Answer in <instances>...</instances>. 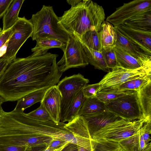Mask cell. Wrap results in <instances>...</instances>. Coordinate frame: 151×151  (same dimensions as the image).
Instances as JSON below:
<instances>
[{
    "label": "cell",
    "instance_id": "9c48e42d",
    "mask_svg": "<svg viewBox=\"0 0 151 151\" xmlns=\"http://www.w3.org/2000/svg\"><path fill=\"white\" fill-rule=\"evenodd\" d=\"M13 26L15 31L7 42L5 52L2 56L10 63L16 58L18 52L27 40L31 37L33 31L30 20L24 17H19Z\"/></svg>",
    "mask_w": 151,
    "mask_h": 151
},
{
    "label": "cell",
    "instance_id": "60d3db41",
    "mask_svg": "<svg viewBox=\"0 0 151 151\" xmlns=\"http://www.w3.org/2000/svg\"><path fill=\"white\" fill-rule=\"evenodd\" d=\"M47 146H40L32 147L28 151H44L47 147Z\"/></svg>",
    "mask_w": 151,
    "mask_h": 151
},
{
    "label": "cell",
    "instance_id": "836d02e7",
    "mask_svg": "<svg viewBox=\"0 0 151 151\" xmlns=\"http://www.w3.org/2000/svg\"><path fill=\"white\" fill-rule=\"evenodd\" d=\"M99 89V85L97 83L87 85L83 88L82 91L85 97L88 98L96 97Z\"/></svg>",
    "mask_w": 151,
    "mask_h": 151
},
{
    "label": "cell",
    "instance_id": "ffe728a7",
    "mask_svg": "<svg viewBox=\"0 0 151 151\" xmlns=\"http://www.w3.org/2000/svg\"><path fill=\"white\" fill-rule=\"evenodd\" d=\"M137 92L143 116L151 120V81L139 88Z\"/></svg>",
    "mask_w": 151,
    "mask_h": 151
},
{
    "label": "cell",
    "instance_id": "e575fe53",
    "mask_svg": "<svg viewBox=\"0 0 151 151\" xmlns=\"http://www.w3.org/2000/svg\"><path fill=\"white\" fill-rule=\"evenodd\" d=\"M31 147L23 146L0 145V151H28Z\"/></svg>",
    "mask_w": 151,
    "mask_h": 151
},
{
    "label": "cell",
    "instance_id": "74e56055",
    "mask_svg": "<svg viewBox=\"0 0 151 151\" xmlns=\"http://www.w3.org/2000/svg\"><path fill=\"white\" fill-rule=\"evenodd\" d=\"M68 142H69L63 140H53L51 142L48 146L55 150L63 146Z\"/></svg>",
    "mask_w": 151,
    "mask_h": 151
},
{
    "label": "cell",
    "instance_id": "7c38bea8",
    "mask_svg": "<svg viewBox=\"0 0 151 151\" xmlns=\"http://www.w3.org/2000/svg\"><path fill=\"white\" fill-rule=\"evenodd\" d=\"M151 124H145L136 134L119 143L125 151H151Z\"/></svg>",
    "mask_w": 151,
    "mask_h": 151
},
{
    "label": "cell",
    "instance_id": "f6af8a7d",
    "mask_svg": "<svg viewBox=\"0 0 151 151\" xmlns=\"http://www.w3.org/2000/svg\"><path fill=\"white\" fill-rule=\"evenodd\" d=\"M4 102L3 99L0 96V107L1 106V105L3 102Z\"/></svg>",
    "mask_w": 151,
    "mask_h": 151
},
{
    "label": "cell",
    "instance_id": "4fadbf2b",
    "mask_svg": "<svg viewBox=\"0 0 151 151\" xmlns=\"http://www.w3.org/2000/svg\"><path fill=\"white\" fill-rule=\"evenodd\" d=\"M65 126L75 138L78 146L89 151H92V138L88 130L87 122L82 116H78L66 123Z\"/></svg>",
    "mask_w": 151,
    "mask_h": 151
},
{
    "label": "cell",
    "instance_id": "ac0fdd59",
    "mask_svg": "<svg viewBox=\"0 0 151 151\" xmlns=\"http://www.w3.org/2000/svg\"><path fill=\"white\" fill-rule=\"evenodd\" d=\"M116 34L115 45L120 47L134 57L143 60H151V56L145 52L138 45L132 42L114 27Z\"/></svg>",
    "mask_w": 151,
    "mask_h": 151
},
{
    "label": "cell",
    "instance_id": "7a4b0ae2",
    "mask_svg": "<svg viewBox=\"0 0 151 151\" xmlns=\"http://www.w3.org/2000/svg\"><path fill=\"white\" fill-rule=\"evenodd\" d=\"M59 23L69 35L80 36L95 29L100 32L105 14L103 7L90 0H81L59 17Z\"/></svg>",
    "mask_w": 151,
    "mask_h": 151
},
{
    "label": "cell",
    "instance_id": "8992f818",
    "mask_svg": "<svg viewBox=\"0 0 151 151\" xmlns=\"http://www.w3.org/2000/svg\"><path fill=\"white\" fill-rule=\"evenodd\" d=\"M105 104L108 111L125 120L131 121L145 118L139 104L137 91H133Z\"/></svg>",
    "mask_w": 151,
    "mask_h": 151
},
{
    "label": "cell",
    "instance_id": "6da1fadb",
    "mask_svg": "<svg viewBox=\"0 0 151 151\" xmlns=\"http://www.w3.org/2000/svg\"><path fill=\"white\" fill-rule=\"evenodd\" d=\"M48 51L17 58L0 78V96L4 102L18 101L36 91L56 85L63 73L57 65L58 55Z\"/></svg>",
    "mask_w": 151,
    "mask_h": 151
},
{
    "label": "cell",
    "instance_id": "4dcf8cb0",
    "mask_svg": "<svg viewBox=\"0 0 151 151\" xmlns=\"http://www.w3.org/2000/svg\"><path fill=\"white\" fill-rule=\"evenodd\" d=\"M132 91H121L116 88H105L97 93L96 97L105 104L111 100L128 94Z\"/></svg>",
    "mask_w": 151,
    "mask_h": 151
},
{
    "label": "cell",
    "instance_id": "7402d4cb",
    "mask_svg": "<svg viewBox=\"0 0 151 151\" xmlns=\"http://www.w3.org/2000/svg\"><path fill=\"white\" fill-rule=\"evenodd\" d=\"M124 24L134 29L151 32V10L138 14Z\"/></svg>",
    "mask_w": 151,
    "mask_h": 151
},
{
    "label": "cell",
    "instance_id": "e0dca14e",
    "mask_svg": "<svg viewBox=\"0 0 151 151\" xmlns=\"http://www.w3.org/2000/svg\"><path fill=\"white\" fill-rule=\"evenodd\" d=\"M114 49L118 66L129 70H134L151 64V60H146L136 58L115 45Z\"/></svg>",
    "mask_w": 151,
    "mask_h": 151
},
{
    "label": "cell",
    "instance_id": "cb8c5ba5",
    "mask_svg": "<svg viewBox=\"0 0 151 151\" xmlns=\"http://www.w3.org/2000/svg\"><path fill=\"white\" fill-rule=\"evenodd\" d=\"M81 43L89 64L93 66L96 69L109 72V69L107 67L101 52L92 49Z\"/></svg>",
    "mask_w": 151,
    "mask_h": 151
},
{
    "label": "cell",
    "instance_id": "44dd1931",
    "mask_svg": "<svg viewBox=\"0 0 151 151\" xmlns=\"http://www.w3.org/2000/svg\"><path fill=\"white\" fill-rule=\"evenodd\" d=\"M49 88L33 91L18 100L13 111L17 112H23L27 108L38 102H41L46 92Z\"/></svg>",
    "mask_w": 151,
    "mask_h": 151
},
{
    "label": "cell",
    "instance_id": "7dc6e473",
    "mask_svg": "<svg viewBox=\"0 0 151 151\" xmlns=\"http://www.w3.org/2000/svg\"><path fill=\"white\" fill-rule=\"evenodd\" d=\"M2 32V29L1 28V27H0V34Z\"/></svg>",
    "mask_w": 151,
    "mask_h": 151
},
{
    "label": "cell",
    "instance_id": "30bf717a",
    "mask_svg": "<svg viewBox=\"0 0 151 151\" xmlns=\"http://www.w3.org/2000/svg\"><path fill=\"white\" fill-rule=\"evenodd\" d=\"M104 76L98 83L100 89L116 88L127 81L138 76L151 73V64L134 70H129L117 66Z\"/></svg>",
    "mask_w": 151,
    "mask_h": 151
},
{
    "label": "cell",
    "instance_id": "ba28073f",
    "mask_svg": "<svg viewBox=\"0 0 151 151\" xmlns=\"http://www.w3.org/2000/svg\"><path fill=\"white\" fill-rule=\"evenodd\" d=\"M63 52L62 57L57 63L62 72L72 68L84 67L89 64L81 43L73 35L70 34Z\"/></svg>",
    "mask_w": 151,
    "mask_h": 151
},
{
    "label": "cell",
    "instance_id": "3957f363",
    "mask_svg": "<svg viewBox=\"0 0 151 151\" xmlns=\"http://www.w3.org/2000/svg\"><path fill=\"white\" fill-rule=\"evenodd\" d=\"M66 123L52 120L41 121L27 116L23 112L17 114V135L24 142L34 136H46L53 140H63L77 145L76 139L65 126Z\"/></svg>",
    "mask_w": 151,
    "mask_h": 151
},
{
    "label": "cell",
    "instance_id": "9a60e30c",
    "mask_svg": "<svg viewBox=\"0 0 151 151\" xmlns=\"http://www.w3.org/2000/svg\"><path fill=\"white\" fill-rule=\"evenodd\" d=\"M116 27L124 35L138 45L145 52L151 56V32L134 29L124 24Z\"/></svg>",
    "mask_w": 151,
    "mask_h": 151
},
{
    "label": "cell",
    "instance_id": "603a6c76",
    "mask_svg": "<svg viewBox=\"0 0 151 151\" xmlns=\"http://www.w3.org/2000/svg\"><path fill=\"white\" fill-rule=\"evenodd\" d=\"M107 111L105 104L96 96L86 98L79 112L78 116L94 114Z\"/></svg>",
    "mask_w": 151,
    "mask_h": 151
},
{
    "label": "cell",
    "instance_id": "4316f807",
    "mask_svg": "<svg viewBox=\"0 0 151 151\" xmlns=\"http://www.w3.org/2000/svg\"><path fill=\"white\" fill-rule=\"evenodd\" d=\"M151 73L135 77L124 82L116 88L121 91H138L151 81Z\"/></svg>",
    "mask_w": 151,
    "mask_h": 151
},
{
    "label": "cell",
    "instance_id": "8d00e7d4",
    "mask_svg": "<svg viewBox=\"0 0 151 151\" xmlns=\"http://www.w3.org/2000/svg\"><path fill=\"white\" fill-rule=\"evenodd\" d=\"M13 0H0V19L6 13Z\"/></svg>",
    "mask_w": 151,
    "mask_h": 151
},
{
    "label": "cell",
    "instance_id": "83f0119b",
    "mask_svg": "<svg viewBox=\"0 0 151 151\" xmlns=\"http://www.w3.org/2000/svg\"><path fill=\"white\" fill-rule=\"evenodd\" d=\"M86 99L82 90L78 93L73 101L63 119L60 122H69L78 116L79 112Z\"/></svg>",
    "mask_w": 151,
    "mask_h": 151
},
{
    "label": "cell",
    "instance_id": "5bb4252c",
    "mask_svg": "<svg viewBox=\"0 0 151 151\" xmlns=\"http://www.w3.org/2000/svg\"><path fill=\"white\" fill-rule=\"evenodd\" d=\"M61 95L57 85L50 88L40 102L49 114L52 120L59 123L61 120Z\"/></svg>",
    "mask_w": 151,
    "mask_h": 151
},
{
    "label": "cell",
    "instance_id": "7bdbcfd3",
    "mask_svg": "<svg viewBox=\"0 0 151 151\" xmlns=\"http://www.w3.org/2000/svg\"><path fill=\"white\" fill-rule=\"evenodd\" d=\"M78 151H89L85 148L78 146Z\"/></svg>",
    "mask_w": 151,
    "mask_h": 151
},
{
    "label": "cell",
    "instance_id": "b9f144b4",
    "mask_svg": "<svg viewBox=\"0 0 151 151\" xmlns=\"http://www.w3.org/2000/svg\"><path fill=\"white\" fill-rule=\"evenodd\" d=\"M81 0H68L66 1L67 3L71 6H73L79 3Z\"/></svg>",
    "mask_w": 151,
    "mask_h": 151
},
{
    "label": "cell",
    "instance_id": "5b68a950",
    "mask_svg": "<svg viewBox=\"0 0 151 151\" xmlns=\"http://www.w3.org/2000/svg\"><path fill=\"white\" fill-rule=\"evenodd\" d=\"M150 120L145 118L131 121L120 119L102 128L91 137L94 139H103L119 142L137 134L145 123Z\"/></svg>",
    "mask_w": 151,
    "mask_h": 151
},
{
    "label": "cell",
    "instance_id": "d4e9b609",
    "mask_svg": "<svg viewBox=\"0 0 151 151\" xmlns=\"http://www.w3.org/2000/svg\"><path fill=\"white\" fill-rule=\"evenodd\" d=\"M100 32L102 47L114 46L116 41V34L114 27L105 21L101 24Z\"/></svg>",
    "mask_w": 151,
    "mask_h": 151
},
{
    "label": "cell",
    "instance_id": "bcb514c9",
    "mask_svg": "<svg viewBox=\"0 0 151 151\" xmlns=\"http://www.w3.org/2000/svg\"><path fill=\"white\" fill-rule=\"evenodd\" d=\"M65 145L63 146L58 149H55L54 151H60L63 149V148L65 146Z\"/></svg>",
    "mask_w": 151,
    "mask_h": 151
},
{
    "label": "cell",
    "instance_id": "d6a6232c",
    "mask_svg": "<svg viewBox=\"0 0 151 151\" xmlns=\"http://www.w3.org/2000/svg\"><path fill=\"white\" fill-rule=\"evenodd\" d=\"M25 114L27 116L38 121H46L52 120L49 114L41 104L37 109L29 113H25Z\"/></svg>",
    "mask_w": 151,
    "mask_h": 151
},
{
    "label": "cell",
    "instance_id": "1f68e13d",
    "mask_svg": "<svg viewBox=\"0 0 151 151\" xmlns=\"http://www.w3.org/2000/svg\"><path fill=\"white\" fill-rule=\"evenodd\" d=\"M114 45L102 48L101 51L107 67L109 69H112L117 65L114 49Z\"/></svg>",
    "mask_w": 151,
    "mask_h": 151
},
{
    "label": "cell",
    "instance_id": "f546056e",
    "mask_svg": "<svg viewBox=\"0 0 151 151\" xmlns=\"http://www.w3.org/2000/svg\"><path fill=\"white\" fill-rule=\"evenodd\" d=\"M91 142L92 151H125L118 142L92 139Z\"/></svg>",
    "mask_w": 151,
    "mask_h": 151
},
{
    "label": "cell",
    "instance_id": "52a82bcc",
    "mask_svg": "<svg viewBox=\"0 0 151 151\" xmlns=\"http://www.w3.org/2000/svg\"><path fill=\"white\" fill-rule=\"evenodd\" d=\"M89 82L88 79L79 73L66 76L58 83L57 86L61 95L60 122L77 95Z\"/></svg>",
    "mask_w": 151,
    "mask_h": 151
},
{
    "label": "cell",
    "instance_id": "d590c367",
    "mask_svg": "<svg viewBox=\"0 0 151 151\" xmlns=\"http://www.w3.org/2000/svg\"><path fill=\"white\" fill-rule=\"evenodd\" d=\"M15 31L13 26L9 29L3 31L0 34V50L6 45Z\"/></svg>",
    "mask_w": 151,
    "mask_h": 151
},
{
    "label": "cell",
    "instance_id": "484cf974",
    "mask_svg": "<svg viewBox=\"0 0 151 151\" xmlns=\"http://www.w3.org/2000/svg\"><path fill=\"white\" fill-rule=\"evenodd\" d=\"M74 36L88 47L97 51H101L102 47L100 32L95 29L90 30L81 36Z\"/></svg>",
    "mask_w": 151,
    "mask_h": 151
},
{
    "label": "cell",
    "instance_id": "8fae6325",
    "mask_svg": "<svg viewBox=\"0 0 151 151\" xmlns=\"http://www.w3.org/2000/svg\"><path fill=\"white\" fill-rule=\"evenodd\" d=\"M151 10V0H134L116 8L108 16L106 21L114 27L124 24L135 15L144 12Z\"/></svg>",
    "mask_w": 151,
    "mask_h": 151
},
{
    "label": "cell",
    "instance_id": "d6986e66",
    "mask_svg": "<svg viewBox=\"0 0 151 151\" xmlns=\"http://www.w3.org/2000/svg\"><path fill=\"white\" fill-rule=\"evenodd\" d=\"M24 0H13L3 18L2 31L11 29L18 20L19 14Z\"/></svg>",
    "mask_w": 151,
    "mask_h": 151
},
{
    "label": "cell",
    "instance_id": "ab89813d",
    "mask_svg": "<svg viewBox=\"0 0 151 151\" xmlns=\"http://www.w3.org/2000/svg\"><path fill=\"white\" fill-rule=\"evenodd\" d=\"M60 151H78V145L68 142Z\"/></svg>",
    "mask_w": 151,
    "mask_h": 151
},
{
    "label": "cell",
    "instance_id": "2e32d148",
    "mask_svg": "<svg viewBox=\"0 0 151 151\" xmlns=\"http://www.w3.org/2000/svg\"><path fill=\"white\" fill-rule=\"evenodd\" d=\"M82 116L87 122L88 130L91 137L94 133L102 128L121 119L108 111L97 114Z\"/></svg>",
    "mask_w": 151,
    "mask_h": 151
},
{
    "label": "cell",
    "instance_id": "f1b7e54d",
    "mask_svg": "<svg viewBox=\"0 0 151 151\" xmlns=\"http://www.w3.org/2000/svg\"><path fill=\"white\" fill-rule=\"evenodd\" d=\"M36 44L34 47L31 49L34 52L39 51H48L52 48H59L63 51L66 47V43L58 40L50 39L43 38L36 40Z\"/></svg>",
    "mask_w": 151,
    "mask_h": 151
},
{
    "label": "cell",
    "instance_id": "f35d334b",
    "mask_svg": "<svg viewBox=\"0 0 151 151\" xmlns=\"http://www.w3.org/2000/svg\"><path fill=\"white\" fill-rule=\"evenodd\" d=\"M10 63L7 58L3 57L0 58V78Z\"/></svg>",
    "mask_w": 151,
    "mask_h": 151
},
{
    "label": "cell",
    "instance_id": "277c9868",
    "mask_svg": "<svg viewBox=\"0 0 151 151\" xmlns=\"http://www.w3.org/2000/svg\"><path fill=\"white\" fill-rule=\"evenodd\" d=\"M29 20L33 26L31 37L33 40L47 38L65 43L68 40L70 35L60 26L59 17L52 6L43 5L41 9L33 14Z\"/></svg>",
    "mask_w": 151,
    "mask_h": 151
},
{
    "label": "cell",
    "instance_id": "ee69618b",
    "mask_svg": "<svg viewBox=\"0 0 151 151\" xmlns=\"http://www.w3.org/2000/svg\"><path fill=\"white\" fill-rule=\"evenodd\" d=\"M55 149L48 146L47 148L44 151H54Z\"/></svg>",
    "mask_w": 151,
    "mask_h": 151
}]
</instances>
